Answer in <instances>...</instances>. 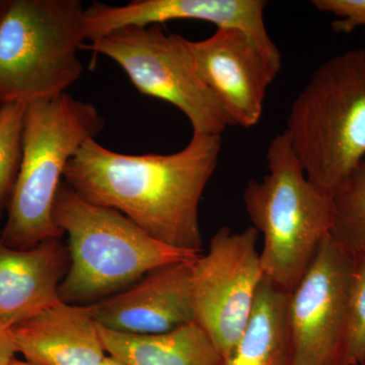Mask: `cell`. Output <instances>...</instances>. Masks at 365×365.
I'll list each match as a JSON object with an SVG mask.
<instances>
[{"instance_id":"6da1fadb","label":"cell","mask_w":365,"mask_h":365,"mask_svg":"<svg viewBox=\"0 0 365 365\" xmlns=\"http://www.w3.org/2000/svg\"><path fill=\"white\" fill-rule=\"evenodd\" d=\"M220 150L222 136L202 134L172 155H123L91 139L63 179L81 198L122 213L158 241L201 253L199 203Z\"/></svg>"},{"instance_id":"7a4b0ae2","label":"cell","mask_w":365,"mask_h":365,"mask_svg":"<svg viewBox=\"0 0 365 365\" xmlns=\"http://www.w3.org/2000/svg\"><path fill=\"white\" fill-rule=\"evenodd\" d=\"M53 217L68 237L69 266L58 288L60 300L67 304L100 302L155 269L201 255L158 241L122 213L81 198L64 181Z\"/></svg>"},{"instance_id":"3957f363","label":"cell","mask_w":365,"mask_h":365,"mask_svg":"<svg viewBox=\"0 0 365 365\" xmlns=\"http://www.w3.org/2000/svg\"><path fill=\"white\" fill-rule=\"evenodd\" d=\"M266 160L267 174L250 180L242 200L263 235L264 277L292 294L331 235L333 195L307 178L284 132L269 144Z\"/></svg>"},{"instance_id":"277c9868","label":"cell","mask_w":365,"mask_h":365,"mask_svg":"<svg viewBox=\"0 0 365 365\" xmlns=\"http://www.w3.org/2000/svg\"><path fill=\"white\" fill-rule=\"evenodd\" d=\"M105 127L95 105L67 93L26 105L23 158L0 234L7 247L31 249L63 235L53 208L64 170L79 148Z\"/></svg>"},{"instance_id":"5b68a950","label":"cell","mask_w":365,"mask_h":365,"mask_svg":"<svg viewBox=\"0 0 365 365\" xmlns=\"http://www.w3.org/2000/svg\"><path fill=\"white\" fill-rule=\"evenodd\" d=\"M284 133L307 178L334 195L365 158V49L316 69L290 107Z\"/></svg>"},{"instance_id":"8992f818","label":"cell","mask_w":365,"mask_h":365,"mask_svg":"<svg viewBox=\"0 0 365 365\" xmlns=\"http://www.w3.org/2000/svg\"><path fill=\"white\" fill-rule=\"evenodd\" d=\"M79 0H9L0 21V106L66 93L83 73Z\"/></svg>"},{"instance_id":"52a82bcc","label":"cell","mask_w":365,"mask_h":365,"mask_svg":"<svg viewBox=\"0 0 365 365\" xmlns=\"http://www.w3.org/2000/svg\"><path fill=\"white\" fill-rule=\"evenodd\" d=\"M83 48L119 64L143 96L175 106L188 118L193 134L222 136L234 126L199 76L190 41L182 36L158 25L125 26Z\"/></svg>"},{"instance_id":"ba28073f","label":"cell","mask_w":365,"mask_h":365,"mask_svg":"<svg viewBox=\"0 0 365 365\" xmlns=\"http://www.w3.org/2000/svg\"><path fill=\"white\" fill-rule=\"evenodd\" d=\"M258 235L253 227L239 232L223 227L210 240L207 253L192 265L195 322L222 359L244 330L264 279Z\"/></svg>"},{"instance_id":"9c48e42d","label":"cell","mask_w":365,"mask_h":365,"mask_svg":"<svg viewBox=\"0 0 365 365\" xmlns=\"http://www.w3.org/2000/svg\"><path fill=\"white\" fill-rule=\"evenodd\" d=\"M353 264L330 235L290 294V365H343Z\"/></svg>"},{"instance_id":"30bf717a","label":"cell","mask_w":365,"mask_h":365,"mask_svg":"<svg viewBox=\"0 0 365 365\" xmlns=\"http://www.w3.org/2000/svg\"><path fill=\"white\" fill-rule=\"evenodd\" d=\"M190 48L199 76L232 125L256 126L281 68L280 53L268 51L235 29H217L207 39L190 41Z\"/></svg>"},{"instance_id":"8fae6325","label":"cell","mask_w":365,"mask_h":365,"mask_svg":"<svg viewBox=\"0 0 365 365\" xmlns=\"http://www.w3.org/2000/svg\"><path fill=\"white\" fill-rule=\"evenodd\" d=\"M265 0H135L125 6L93 2L83 13V33L91 43L125 26H148L167 21H207L217 29L248 34L268 51L279 54L264 19Z\"/></svg>"},{"instance_id":"7c38bea8","label":"cell","mask_w":365,"mask_h":365,"mask_svg":"<svg viewBox=\"0 0 365 365\" xmlns=\"http://www.w3.org/2000/svg\"><path fill=\"white\" fill-rule=\"evenodd\" d=\"M195 260L155 269L127 289L93 304L98 325L115 332L157 335L195 322L192 295Z\"/></svg>"},{"instance_id":"4fadbf2b","label":"cell","mask_w":365,"mask_h":365,"mask_svg":"<svg viewBox=\"0 0 365 365\" xmlns=\"http://www.w3.org/2000/svg\"><path fill=\"white\" fill-rule=\"evenodd\" d=\"M13 332L18 353L33 365H102L108 355L93 304L59 299Z\"/></svg>"},{"instance_id":"5bb4252c","label":"cell","mask_w":365,"mask_h":365,"mask_svg":"<svg viewBox=\"0 0 365 365\" xmlns=\"http://www.w3.org/2000/svg\"><path fill=\"white\" fill-rule=\"evenodd\" d=\"M68 266V249L60 239L18 250L0 237V323L13 329L58 302Z\"/></svg>"},{"instance_id":"9a60e30c","label":"cell","mask_w":365,"mask_h":365,"mask_svg":"<svg viewBox=\"0 0 365 365\" xmlns=\"http://www.w3.org/2000/svg\"><path fill=\"white\" fill-rule=\"evenodd\" d=\"M289 297L264 277L244 330L218 365H290Z\"/></svg>"},{"instance_id":"2e32d148","label":"cell","mask_w":365,"mask_h":365,"mask_svg":"<svg viewBox=\"0 0 365 365\" xmlns=\"http://www.w3.org/2000/svg\"><path fill=\"white\" fill-rule=\"evenodd\" d=\"M106 352L126 365H218L220 353L196 322L170 332L132 335L98 325Z\"/></svg>"},{"instance_id":"e0dca14e","label":"cell","mask_w":365,"mask_h":365,"mask_svg":"<svg viewBox=\"0 0 365 365\" xmlns=\"http://www.w3.org/2000/svg\"><path fill=\"white\" fill-rule=\"evenodd\" d=\"M331 237L354 255L365 250V158L333 195Z\"/></svg>"},{"instance_id":"ac0fdd59","label":"cell","mask_w":365,"mask_h":365,"mask_svg":"<svg viewBox=\"0 0 365 365\" xmlns=\"http://www.w3.org/2000/svg\"><path fill=\"white\" fill-rule=\"evenodd\" d=\"M26 104L0 106V217L9 208L23 158Z\"/></svg>"},{"instance_id":"d6986e66","label":"cell","mask_w":365,"mask_h":365,"mask_svg":"<svg viewBox=\"0 0 365 365\" xmlns=\"http://www.w3.org/2000/svg\"><path fill=\"white\" fill-rule=\"evenodd\" d=\"M353 257L354 264L343 365H365V250Z\"/></svg>"},{"instance_id":"ffe728a7","label":"cell","mask_w":365,"mask_h":365,"mask_svg":"<svg viewBox=\"0 0 365 365\" xmlns=\"http://www.w3.org/2000/svg\"><path fill=\"white\" fill-rule=\"evenodd\" d=\"M312 4L321 13L335 16V32L349 34L359 28L365 32V0H313Z\"/></svg>"},{"instance_id":"44dd1931","label":"cell","mask_w":365,"mask_h":365,"mask_svg":"<svg viewBox=\"0 0 365 365\" xmlns=\"http://www.w3.org/2000/svg\"><path fill=\"white\" fill-rule=\"evenodd\" d=\"M18 354L13 329L0 323V365H9Z\"/></svg>"},{"instance_id":"7402d4cb","label":"cell","mask_w":365,"mask_h":365,"mask_svg":"<svg viewBox=\"0 0 365 365\" xmlns=\"http://www.w3.org/2000/svg\"><path fill=\"white\" fill-rule=\"evenodd\" d=\"M102 365H126V364H124L123 362L120 361V360L115 359V357L110 356V355H107V356H106V359H104V361H103Z\"/></svg>"},{"instance_id":"603a6c76","label":"cell","mask_w":365,"mask_h":365,"mask_svg":"<svg viewBox=\"0 0 365 365\" xmlns=\"http://www.w3.org/2000/svg\"><path fill=\"white\" fill-rule=\"evenodd\" d=\"M7 6H9V0H0V21L6 14Z\"/></svg>"},{"instance_id":"cb8c5ba5","label":"cell","mask_w":365,"mask_h":365,"mask_svg":"<svg viewBox=\"0 0 365 365\" xmlns=\"http://www.w3.org/2000/svg\"><path fill=\"white\" fill-rule=\"evenodd\" d=\"M9 365H33L29 364V362L25 361V360H20L18 359H14L13 361L11 362Z\"/></svg>"}]
</instances>
